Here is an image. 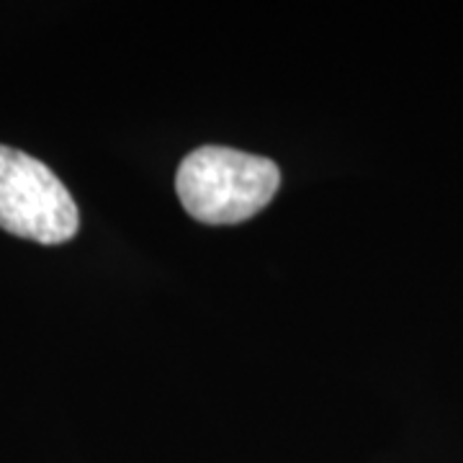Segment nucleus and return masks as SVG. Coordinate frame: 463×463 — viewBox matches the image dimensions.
<instances>
[{
    "label": "nucleus",
    "instance_id": "1",
    "mask_svg": "<svg viewBox=\"0 0 463 463\" xmlns=\"http://www.w3.org/2000/svg\"><path fill=\"white\" fill-rule=\"evenodd\" d=\"M279 185L273 160L214 145L194 149L175 175L183 209L203 224L245 222L270 203Z\"/></svg>",
    "mask_w": 463,
    "mask_h": 463
},
{
    "label": "nucleus",
    "instance_id": "2",
    "mask_svg": "<svg viewBox=\"0 0 463 463\" xmlns=\"http://www.w3.org/2000/svg\"><path fill=\"white\" fill-rule=\"evenodd\" d=\"M0 230L39 245H60L80 230L65 183L21 149L0 145Z\"/></svg>",
    "mask_w": 463,
    "mask_h": 463
}]
</instances>
